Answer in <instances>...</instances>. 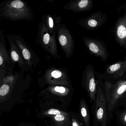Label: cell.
Segmentation results:
<instances>
[{"label": "cell", "instance_id": "obj_1", "mask_svg": "<svg viewBox=\"0 0 126 126\" xmlns=\"http://www.w3.org/2000/svg\"><path fill=\"white\" fill-rule=\"evenodd\" d=\"M109 119L113 118V113L121 99L126 96V80H120L115 84H105L104 92Z\"/></svg>", "mask_w": 126, "mask_h": 126}, {"label": "cell", "instance_id": "obj_2", "mask_svg": "<svg viewBox=\"0 0 126 126\" xmlns=\"http://www.w3.org/2000/svg\"><path fill=\"white\" fill-rule=\"evenodd\" d=\"M92 106L93 126H108L110 124L104 92L98 87Z\"/></svg>", "mask_w": 126, "mask_h": 126}, {"label": "cell", "instance_id": "obj_3", "mask_svg": "<svg viewBox=\"0 0 126 126\" xmlns=\"http://www.w3.org/2000/svg\"><path fill=\"white\" fill-rule=\"evenodd\" d=\"M116 37L121 46L126 47V15L120 18L115 28Z\"/></svg>", "mask_w": 126, "mask_h": 126}, {"label": "cell", "instance_id": "obj_4", "mask_svg": "<svg viewBox=\"0 0 126 126\" xmlns=\"http://www.w3.org/2000/svg\"><path fill=\"white\" fill-rule=\"evenodd\" d=\"M13 83L3 81L0 87V105L7 102L13 92Z\"/></svg>", "mask_w": 126, "mask_h": 126}, {"label": "cell", "instance_id": "obj_5", "mask_svg": "<svg viewBox=\"0 0 126 126\" xmlns=\"http://www.w3.org/2000/svg\"><path fill=\"white\" fill-rule=\"evenodd\" d=\"M107 72L110 74H112L115 78L121 77L126 72V60L123 62H118L110 65Z\"/></svg>", "mask_w": 126, "mask_h": 126}, {"label": "cell", "instance_id": "obj_6", "mask_svg": "<svg viewBox=\"0 0 126 126\" xmlns=\"http://www.w3.org/2000/svg\"><path fill=\"white\" fill-rule=\"evenodd\" d=\"M56 126H71V120L69 114H59L49 117Z\"/></svg>", "mask_w": 126, "mask_h": 126}, {"label": "cell", "instance_id": "obj_7", "mask_svg": "<svg viewBox=\"0 0 126 126\" xmlns=\"http://www.w3.org/2000/svg\"><path fill=\"white\" fill-rule=\"evenodd\" d=\"M81 115L86 126L90 125V115L87 104L84 99H81L80 103Z\"/></svg>", "mask_w": 126, "mask_h": 126}, {"label": "cell", "instance_id": "obj_8", "mask_svg": "<svg viewBox=\"0 0 126 126\" xmlns=\"http://www.w3.org/2000/svg\"><path fill=\"white\" fill-rule=\"evenodd\" d=\"M49 92L59 96H65L70 92L69 89L62 86H56L50 89Z\"/></svg>", "mask_w": 126, "mask_h": 126}, {"label": "cell", "instance_id": "obj_9", "mask_svg": "<svg viewBox=\"0 0 126 126\" xmlns=\"http://www.w3.org/2000/svg\"><path fill=\"white\" fill-rule=\"evenodd\" d=\"M67 112L61 111L57 109L51 108L44 111L43 113V115L45 117H50L51 116L59 114H66Z\"/></svg>", "mask_w": 126, "mask_h": 126}, {"label": "cell", "instance_id": "obj_10", "mask_svg": "<svg viewBox=\"0 0 126 126\" xmlns=\"http://www.w3.org/2000/svg\"><path fill=\"white\" fill-rule=\"evenodd\" d=\"M89 47L90 50L94 53L98 54L99 53L103 58H106V55L105 52L100 50L99 47L94 43H90L89 45Z\"/></svg>", "mask_w": 126, "mask_h": 126}, {"label": "cell", "instance_id": "obj_11", "mask_svg": "<svg viewBox=\"0 0 126 126\" xmlns=\"http://www.w3.org/2000/svg\"><path fill=\"white\" fill-rule=\"evenodd\" d=\"M117 120L120 125L126 126V109L121 111L117 115Z\"/></svg>", "mask_w": 126, "mask_h": 126}, {"label": "cell", "instance_id": "obj_12", "mask_svg": "<svg viewBox=\"0 0 126 126\" xmlns=\"http://www.w3.org/2000/svg\"><path fill=\"white\" fill-rule=\"evenodd\" d=\"M11 6L15 9H20L23 7L24 3L20 0H16L11 2Z\"/></svg>", "mask_w": 126, "mask_h": 126}, {"label": "cell", "instance_id": "obj_13", "mask_svg": "<svg viewBox=\"0 0 126 126\" xmlns=\"http://www.w3.org/2000/svg\"><path fill=\"white\" fill-rule=\"evenodd\" d=\"M22 53H23V56L25 59L29 60L30 59L31 57V54L28 49H24L22 52Z\"/></svg>", "mask_w": 126, "mask_h": 126}, {"label": "cell", "instance_id": "obj_14", "mask_svg": "<svg viewBox=\"0 0 126 126\" xmlns=\"http://www.w3.org/2000/svg\"><path fill=\"white\" fill-rule=\"evenodd\" d=\"M62 74L61 72L58 70H55L52 72L51 76L55 79H58L62 76Z\"/></svg>", "mask_w": 126, "mask_h": 126}, {"label": "cell", "instance_id": "obj_15", "mask_svg": "<svg viewBox=\"0 0 126 126\" xmlns=\"http://www.w3.org/2000/svg\"><path fill=\"white\" fill-rule=\"evenodd\" d=\"M59 41L61 44L62 46H63L66 45L67 40L66 38L64 36L61 35L59 38Z\"/></svg>", "mask_w": 126, "mask_h": 126}, {"label": "cell", "instance_id": "obj_16", "mask_svg": "<svg viewBox=\"0 0 126 126\" xmlns=\"http://www.w3.org/2000/svg\"><path fill=\"white\" fill-rule=\"evenodd\" d=\"M11 56L12 58L15 61H17L19 59V57L17 53L15 51H12L11 52Z\"/></svg>", "mask_w": 126, "mask_h": 126}, {"label": "cell", "instance_id": "obj_17", "mask_svg": "<svg viewBox=\"0 0 126 126\" xmlns=\"http://www.w3.org/2000/svg\"><path fill=\"white\" fill-rule=\"evenodd\" d=\"M71 126H81L76 118H73L71 120Z\"/></svg>", "mask_w": 126, "mask_h": 126}, {"label": "cell", "instance_id": "obj_18", "mask_svg": "<svg viewBox=\"0 0 126 126\" xmlns=\"http://www.w3.org/2000/svg\"><path fill=\"white\" fill-rule=\"evenodd\" d=\"M88 1L87 0H82L79 2V6L80 8L85 7L88 4Z\"/></svg>", "mask_w": 126, "mask_h": 126}, {"label": "cell", "instance_id": "obj_19", "mask_svg": "<svg viewBox=\"0 0 126 126\" xmlns=\"http://www.w3.org/2000/svg\"><path fill=\"white\" fill-rule=\"evenodd\" d=\"M88 24L90 26L94 27L97 26V22L95 20L91 19V20H89L88 21Z\"/></svg>", "mask_w": 126, "mask_h": 126}, {"label": "cell", "instance_id": "obj_20", "mask_svg": "<svg viewBox=\"0 0 126 126\" xmlns=\"http://www.w3.org/2000/svg\"><path fill=\"white\" fill-rule=\"evenodd\" d=\"M50 39V36L48 33H47L44 36L43 41L45 44H48L49 42Z\"/></svg>", "mask_w": 126, "mask_h": 126}, {"label": "cell", "instance_id": "obj_21", "mask_svg": "<svg viewBox=\"0 0 126 126\" xmlns=\"http://www.w3.org/2000/svg\"><path fill=\"white\" fill-rule=\"evenodd\" d=\"M17 126H35L32 123H21L18 124Z\"/></svg>", "mask_w": 126, "mask_h": 126}, {"label": "cell", "instance_id": "obj_22", "mask_svg": "<svg viewBox=\"0 0 126 126\" xmlns=\"http://www.w3.org/2000/svg\"><path fill=\"white\" fill-rule=\"evenodd\" d=\"M49 26L51 28H52L53 27V26H54V22H53V19L51 18H49Z\"/></svg>", "mask_w": 126, "mask_h": 126}, {"label": "cell", "instance_id": "obj_23", "mask_svg": "<svg viewBox=\"0 0 126 126\" xmlns=\"http://www.w3.org/2000/svg\"><path fill=\"white\" fill-rule=\"evenodd\" d=\"M3 59L2 57L0 55V65H1L3 64Z\"/></svg>", "mask_w": 126, "mask_h": 126}, {"label": "cell", "instance_id": "obj_24", "mask_svg": "<svg viewBox=\"0 0 126 126\" xmlns=\"http://www.w3.org/2000/svg\"><path fill=\"white\" fill-rule=\"evenodd\" d=\"M2 83H3V81H2V80H1V79L0 78V87L1 86V85H2Z\"/></svg>", "mask_w": 126, "mask_h": 126}, {"label": "cell", "instance_id": "obj_25", "mask_svg": "<svg viewBox=\"0 0 126 126\" xmlns=\"http://www.w3.org/2000/svg\"><path fill=\"white\" fill-rule=\"evenodd\" d=\"M0 126H2V124L0 123Z\"/></svg>", "mask_w": 126, "mask_h": 126}, {"label": "cell", "instance_id": "obj_26", "mask_svg": "<svg viewBox=\"0 0 126 126\" xmlns=\"http://www.w3.org/2000/svg\"></svg>", "mask_w": 126, "mask_h": 126}]
</instances>
